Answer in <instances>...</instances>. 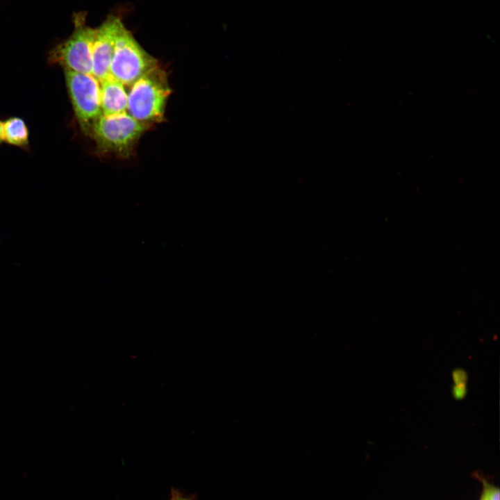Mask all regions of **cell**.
I'll return each mask as SVG.
<instances>
[{
  "mask_svg": "<svg viewBox=\"0 0 500 500\" xmlns=\"http://www.w3.org/2000/svg\"><path fill=\"white\" fill-rule=\"evenodd\" d=\"M3 140L7 144L20 148L29 144V132L24 120L19 117H11L3 122Z\"/></svg>",
  "mask_w": 500,
  "mask_h": 500,
  "instance_id": "ba28073f",
  "label": "cell"
},
{
  "mask_svg": "<svg viewBox=\"0 0 500 500\" xmlns=\"http://www.w3.org/2000/svg\"><path fill=\"white\" fill-rule=\"evenodd\" d=\"M474 478L479 481L482 485V490L478 500H500L499 488L489 481L478 472L472 474Z\"/></svg>",
  "mask_w": 500,
  "mask_h": 500,
  "instance_id": "9c48e42d",
  "label": "cell"
},
{
  "mask_svg": "<svg viewBox=\"0 0 500 500\" xmlns=\"http://www.w3.org/2000/svg\"><path fill=\"white\" fill-rule=\"evenodd\" d=\"M170 500H191L190 499L185 497L180 492L172 489Z\"/></svg>",
  "mask_w": 500,
  "mask_h": 500,
  "instance_id": "30bf717a",
  "label": "cell"
},
{
  "mask_svg": "<svg viewBox=\"0 0 500 500\" xmlns=\"http://www.w3.org/2000/svg\"><path fill=\"white\" fill-rule=\"evenodd\" d=\"M4 142L3 140V122L0 120V144Z\"/></svg>",
  "mask_w": 500,
  "mask_h": 500,
  "instance_id": "8fae6325",
  "label": "cell"
},
{
  "mask_svg": "<svg viewBox=\"0 0 500 500\" xmlns=\"http://www.w3.org/2000/svg\"><path fill=\"white\" fill-rule=\"evenodd\" d=\"M69 97L78 122L86 133L102 115L100 81L92 74L64 69Z\"/></svg>",
  "mask_w": 500,
  "mask_h": 500,
  "instance_id": "5b68a950",
  "label": "cell"
},
{
  "mask_svg": "<svg viewBox=\"0 0 500 500\" xmlns=\"http://www.w3.org/2000/svg\"><path fill=\"white\" fill-rule=\"evenodd\" d=\"M158 65V61L141 47L122 23L116 38L109 75L125 86H130Z\"/></svg>",
  "mask_w": 500,
  "mask_h": 500,
  "instance_id": "277c9868",
  "label": "cell"
},
{
  "mask_svg": "<svg viewBox=\"0 0 500 500\" xmlns=\"http://www.w3.org/2000/svg\"><path fill=\"white\" fill-rule=\"evenodd\" d=\"M122 24L118 17L110 15L95 30L92 74L99 81L109 75L115 44Z\"/></svg>",
  "mask_w": 500,
  "mask_h": 500,
  "instance_id": "8992f818",
  "label": "cell"
},
{
  "mask_svg": "<svg viewBox=\"0 0 500 500\" xmlns=\"http://www.w3.org/2000/svg\"><path fill=\"white\" fill-rule=\"evenodd\" d=\"M73 22L72 33L50 51L49 61L60 65L64 69L92 74L96 28L86 24L85 15L83 12L74 15Z\"/></svg>",
  "mask_w": 500,
  "mask_h": 500,
  "instance_id": "3957f363",
  "label": "cell"
},
{
  "mask_svg": "<svg viewBox=\"0 0 500 500\" xmlns=\"http://www.w3.org/2000/svg\"><path fill=\"white\" fill-rule=\"evenodd\" d=\"M171 92L167 74L158 65L130 85L126 111L144 124L162 122Z\"/></svg>",
  "mask_w": 500,
  "mask_h": 500,
  "instance_id": "6da1fadb",
  "label": "cell"
},
{
  "mask_svg": "<svg viewBox=\"0 0 500 500\" xmlns=\"http://www.w3.org/2000/svg\"><path fill=\"white\" fill-rule=\"evenodd\" d=\"M125 87L110 75L100 81L102 115H110L127 110L128 92Z\"/></svg>",
  "mask_w": 500,
  "mask_h": 500,
  "instance_id": "52a82bcc",
  "label": "cell"
},
{
  "mask_svg": "<svg viewBox=\"0 0 500 500\" xmlns=\"http://www.w3.org/2000/svg\"><path fill=\"white\" fill-rule=\"evenodd\" d=\"M150 126L138 121L126 111L101 115L92 124L89 133L99 153L127 158Z\"/></svg>",
  "mask_w": 500,
  "mask_h": 500,
  "instance_id": "7a4b0ae2",
  "label": "cell"
}]
</instances>
